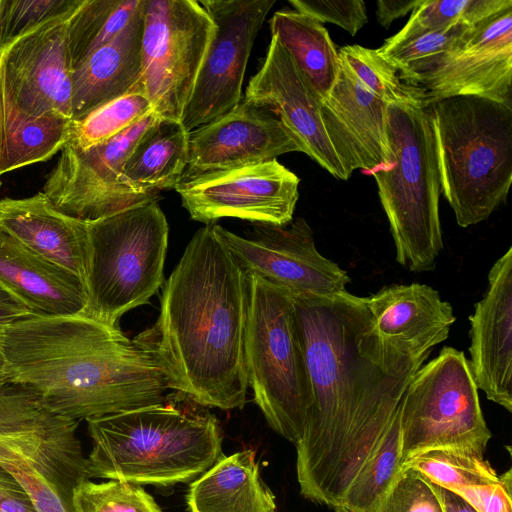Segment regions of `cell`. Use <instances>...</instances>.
<instances>
[{
    "label": "cell",
    "instance_id": "cell-43",
    "mask_svg": "<svg viewBox=\"0 0 512 512\" xmlns=\"http://www.w3.org/2000/svg\"><path fill=\"white\" fill-rule=\"evenodd\" d=\"M0 512H37L26 490L1 463Z\"/></svg>",
    "mask_w": 512,
    "mask_h": 512
},
{
    "label": "cell",
    "instance_id": "cell-11",
    "mask_svg": "<svg viewBox=\"0 0 512 512\" xmlns=\"http://www.w3.org/2000/svg\"><path fill=\"white\" fill-rule=\"evenodd\" d=\"M157 118L151 112L112 139L85 150L68 142L47 175L43 193L58 210L86 222L158 200L160 196L137 191L121 179L128 155Z\"/></svg>",
    "mask_w": 512,
    "mask_h": 512
},
{
    "label": "cell",
    "instance_id": "cell-5",
    "mask_svg": "<svg viewBox=\"0 0 512 512\" xmlns=\"http://www.w3.org/2000/svg\"><path fill=\"white\" fill-rule=\"evenodd\" d=\"M431 122L441 192L457 224L486 220L507 199L512 181V109L476 96L425 107Z\"/></svg>",
    "mask_w": 512,
    "mask_h": 512
},
{
    "label": "cell",
    "instance_id": "cell-39",
    "mask_svg": "<svg viewBox=\"0 0 512 512\" xmlns=\"http://www.w3.org/2000/svg\"><path fill=\"white\" fill-rule=\"evenodd\" d=\"M381 512H445L433 484L417 470L405 467Z\"/></svg>",
    "mask_w": 512,
    "mask_h": 512
},
{
    "label": "cell",
    "instance_id": "cell-47",
    "mask_svg": "<svg viewBox=\"0 0 512 512\" xmlns=\"http://www.w3.org/2000/svg\"><path fill=\"white\" fill-rule=\"evenodd\" d=\"M16 461H26V458L17 448L0 440V463Z\"/></svg>",
    "mask_w": 512,
    "mask_h": 512
},
{
    "label": "cell",
    "instance_id": "cell-38",
    "mask_svg": "<svg viewBox=\"0 0 512 512\" xmlns=\"http://www.w3.org/2000/svg\"><path fill=\"white\" fill-rule=\"evenodd\" d=\"M83 0L0 1V51L47 22L73 13Z\"/></svg>",
    "mask_w": 512,
    "mask_h": 512
},
{
    "label": "cell",
    "instance_id": "cell-4",
    "mask_svg": "<svg viewBox=\"0 0 512 512\" xmlns=\"http://www.w3.org/2000/svg\"><path fill=\"white\" fill-rule=\"evenodd\" d=\"M176 392L164 401L86 420L88 479L135 484L187 482L222 455L217 418Z\"/></svg>",
    "mask_w": 512,
    "mask_h": 512
},
{
    "label": "cell",
    "instance_id": "cell-42",
    "mask_svg": "<svg viewBox=\"0 0 512 512\" xmlns=\"http://www.w3.org/2000/svg\"><path fill=\"white\" fill-rule=\"evenodd\" d=\"M511 469L492 484L466 486L453 492L460 495L476 512H512Z\"/></svg>",
    "mask_w": 512,
    "mask_h": 512
},
{
    "label": "cell",
    "instance_id": "cell-48",
    "mask_svg": "<svg viewBox=\"0 0 512 512\" xmlns=\"http://www.w3.org/2000/svg\"><path fill=\"white\" fill-rule=\"evenodd\" d=\"M3 326H0V336ZM7 383L6 363L3 356L1 343H0V385Z\"/></svg>",
    "mask_w": 512,
    "mask_h": 512
},
{
    "label": "cell",
    "instance_id": "cell-16",
    "mask_svg": "<svg viewBox=\"0 0 512 512\" xmlns=\"http://www.w3.org/2000/svg\"><path fill=\"white\" fill-rule=\"evenodd\" d=\"M73 13L47 22L0 51L1 95L21 113L72 120L67 29Z\"/></svg>",
    "mask_w": 512,
    "mask_h": 512
},
{
    "label": "cell",
    "instance_id": "cell-37",
    "mask_svg": "<svg viewBox=\"0 0 512 512\" xmlns=\"http://www.w3.org/2000/svg\"><path fill=\"white\" fill-rule=\"evenodd\" d=\"M72 507L73 512H162L139 484L120 480H82L73 490Z\"/></svg>",
    "mask_w": 512,
    "mask_h": 512
},
{
    "label": "cell",
    "instance_id": "cell-22",
    "mask_svg": "<svg viewBox=\"0 0 512 512\" xmlns=\"http://www.w3.org/2000/svg\"><path fill=\"white\" fill-rule=\"evenodd\" d=\"M365 301L381 343L419 364L448 338L456 320L451 304L425 284L387 286Z\"/></svg>",
    "mask_w": 512,
    "mask_h": 512
},
{
    "label": "cell",
    "instance_id": "cell-30",
    "mask_svg": "<svg viewBox=\"0 0 512 512\" xmlns=\"http://www.w3.org/2000/svg\"><path fill=\"white\" fill-rule=\"evenodd\" d=\"M401 449L399 409L377 449L347 489L341 508L349 512H381L403 470Z\"/></svg>",
    "mask_w": 512,
    "mask_h": 512
},
{
    "label": "cell",
    "instance_id": "cell-24",
    "mask_svg": "<svg viewBox=\"0 0 512 512\" xmlns=\"http://www.w3.org/2000/svg\"><path fill=\"white\" fill-rule=\"evenodd\" d=\"M0 287L33 315L84 313L85 284L0 230Z\"/></svg>",
    "mask_w": 512,
    "mask_h": 512
},
{
    "label": "cell",
    "instance_id": "cell-45",
    "mask_svg": "<svg viewBox=\"0 0 512 512\" xmlns=\"http://www.w3.org/2000/svg\"><path fill=\"white\" fill-rule=\"evenodd\" d=\"M33 315L13 295L0 287V326Z\"/></svg>",
    "mask_w": 512,
    "mask_h": 512
},
{
    "label": "cell",
    "instance_id": "cell-34",
    "mask_svg": "<svg viewBox=\"0 0 512 512\" xmlns=\"http://www.w3.org/2000/svg\"><path fill=\"white\" fill-rule=\"evenodd\" d=\"M338 55L357 81L387 104L423 105L422 91L403 82L397 68L376 49L346 45L339 49Z\"/></svg>",
    "mask_w": 512,
    "mask_h": 512
},
{
    "label": "cell",
    "instance_id": "cell-35",
    "mask_svg": "<svg viewBox=\"0 0 512 512\" xmlns=\"http://www.w3.org/2000/svg\"><path fill=\"white\" fill-rule=\"evenodd\" d=\"M470 28L473 27L456 24L405 41L386 40L376 50L397 68L403 82L414 87L416 81L440 57L452 51L460 43Z\"/></svg>",
    "mask_w": 512,
    "mask_h": 512
},
{
    "label": "cell",
    "instance_id": "cell-19",
    "mask_svg": "<svg viewBox=\"0 0 512 512\" xmlns=\"http://www.w3.org/2000/svg\"><path fill=\"white\" fill-rule=\"evenodd\" d=\"M289 152L303 150L280 119L241 100L226 114L189 132L183 176L263 163Z\"/></svg>",
    "mask_w": 512,
    "mask_h": 512
},
{
    "label": "cell",
    "instance_id": "cell-33",
    "mask_svg": "<svg viewBox=\"0 0 512 512\" xmlns=\"http://www.w3.org/2000/svg\"><path fill=\"white\" fill-rule=\"evenodd\" d=\"M405 467L417 470L433 484L451 491L499 481V475L483 455L457 449L420 453L406 460Z\"/></svg>",
    "mask_w": 512,
    "mask_h": 512
},
{
    "label": "cell",
    "instance_id": "cell-25",
    "mask_svg": "<svg viewBox=\"0 0 512 512\" xmlns=\"http://www.w3.org/2000/svg\"><path fill=\"white\" fill-rule=\"evenodd\" d=\"M144 6L114 39L72 71V121L134 90L142 67Z\"/></svg>",
    "mask_w": 512,
    "mask_h": 512
},
{
    "label": "cell",
    "instance_id": "cell-32",
    "mask_svg": "<svg viewBox=\"0 0 512 512\" xmlns=\"http://www.w3.org/2000/svg\"><path fill=\"white\" fill-rule=\"evenodd\" d=\"M512 7L511 0H424L389 42H400L456 24L475 27Z\"/></svg>",
    "mask_w": 512,
    "mask_h": 512
},
{
    "label": "cell",
    "instance_id": "cell-27",
    "mask_svg": "<svg viewBox=\"0 0 512 512\" xmlns=\"http://www.w3.org/2000/svg\"><path fill=\"white\" fill-rule=\"evenodd\" d=\"M188 159L189 132L181 121L158 117L128 155L121 179L137 191L160 196L176 188Z\"/></svg>",
    "mask_w": 512,
    "mask_h": 512
},
{
    "label": "cell",
    "instance_id": "cell-49",
    "mask_svg": "<svg viewBox=\"0 0 512 512\" xmlns=\"http://www.w3.org/2000/svg\"><path fill=\"white\" fill-rule=\"evenodd\" d=\"M1 148H2V116H1V94H0V158H1Z\"/></svg>",
    "mask_w": 512,
    "mask_h": 512
},
{
    "label": "cell",
    "instance_id": "cell-17",
    "mask_svg": "<svg viewBox=\"0 0 512 512\" xmlns=\"http://www.w3.org/2000/svg\"><path fill=\"white\" fill-rule=\"evenodd\" d=\"M423 106L454 96L486 98L512 109V7L470 28L415 83Z\"/></svg>",
    "mask_w": 512,
    "mask_h": 512
},
{
    "label": "cell",
    "instance_id": "cell-40",
    "mask_svg": "<svg viewBox=\"0 0 512 512\" xmlns=\"http://www.w3.org/2000/svg\"><path fill=\"white\" fill-rule=\"evenodd\" d=\"M295 11L320 23L330 22L354 36L367 23L366 6L362 0H290Z\"/></svg>",
    "mask_w": 512,
    "mask_h": 512
},
{
    "label": "cell",
    "instance_id": "cell-12",
    "mask_svg": "<svg viewBox=\"0 0 512 512\" xmlns=\"http://www.w3.org/2000/svg\"><path fill=\"white\" fill-rule=\"evenodd\" d=\"M298 176L276 159L183 176L175 190L190 217L205 224L238 218L254 224L286 225L299 198Z\"/></svg>",
    "mask_w": 512,
    "mask_h": 512
},
{
    "label": "cell",
    "instance_id": "cell-46",
    "mask_svg": "<svg viewBox=\"0 0 512 512\" xmlns=\"http://www.w3.org/2000/svg\"><path fill=\"white\" fill-rule=\"evenodd\" d=\"M433 487L441 499V502H442L445 512H476L457 493H455L449 489L435 485V484H433Z\"/></svg>",
    "mask_w": 512,
    "mask_h": 512
},
{
    "label": "cell",
    "instance_id": "cell-7",
    "mask_svg": "<svg viewBox=\"0 0 512 512\" xmlns=\"http://www.w3.org/2000/svg\"><path fill=\"white\" fill-rule=\"evenodd\" d=\"M246 274L248 387L269 426L296 445L306 428L312 392L294 301L260 276Z\"/></svg>",
    "mask_w": 512,
    "mask_h": 512
},
{
    "label": "cell",
    "instance_id": "cell-15",
    "mask_svg": "<svg viewBox=\"0 0 512 512\" xmlns=\"http://www.w3.org/2000/svg\"><path fill=\"white\" fill-rule=\"evenodd\" d=\"M78 422L49 410L32 390L0 385V440L17 448L73 510L76 485L88 479Z\"/></svg>",
    "mask_w": 512,
    "mask_h": 512
},
{
    "label": "cell",
    "instance_id": "cell-2",
    "mask_svg": "<svg viewBox=\"0 0 512 512\" xmlns=\"http://www.w3.org/2000/svg\"><path fill=\"white\" fill-rule=\"evenodd\" d=\"M247 306V274L206 224L165 280L155 324L133 342L155 362L168 389L203 407L241 409L249 388Z\"/></svg>",
    "mask_w": 512,
    "mask_h": 512
},
{
    "label": "cell",
    "instance_id": "cell-26",
    "mask_svg": "<svg viewBox=\"0 0 512 512\" xmlns=\"http://www.w3.org/2000/svg\"><path fill=\"white\" fill-rule=\"evenodd\" d=\"M191 512H275V496L261 481L255 452L221 457L191 484Z\"/></svg>",
    "mask_w": 512,
    "mask_h": 512
},
{
    "label": "cell",
    "instance_id": "cell-29",
    "mask_svg": "<svg viewBox=\"0 0 512 512\" xmlns=\"http://www.w3.org/2000/svg\"><path fill=\"white\" fill-rule=\"evenodd\" d=\"M1 116L0 177L12 170L50 159L66 146L72 136L71 119L28 116L2 95Z\"/></svg>",
    "mask_w": 512,
    "mask_h": 512
},
{
    "label": "cell",
    "instance_id": "cell-3",
    "mask_svg": "<svg viewBox=\"0 0 512 512\" xmlns=\"http://www.w3.org/2000/svg\"><path fill=\"white\" fill-rule=\"evenodd\" d=\"M7 382L79 422L164 401L155 362L118 326L84 313L30 315L3 326Z\"/></svg>",
    "mask_w": 512,
    "mask_h": 512
},
{
    "label": "cell",
    "instance_id": "cell-10",
    "mask_svg": "<svg viewBox=\"0 0 512 512\" xmlns=\"http://www.w3.org/2000/svg\"><path fill=\"white\" fill-rule=\"evenodd\" d=\"M214 29L200 1L145 0L142 67L134 90L159 118L181 121Z\"/></svg>",
    "mask_w": 512,
    "mask_h": 512
},
{
    "label": "cell",
    "instance_id": "cell-36",
    "mask_svg": "<svg viewBox=\"0 0 512 512\" xmlns=\"http://www.w3.org/2000/svg\"><path fill=\"white\" fill-rule=\"evenodd\" d=\"M154 112L148 98L138 90L111 100L78 121H73L70 143L85 150L122 133Z\"/></svg>",
    "mask_w": 512,
    "mask_h": 512
},
{
    "label": "cell",
    "instance_id": "cell-1",
    "mask_svg": "<svg viewBox=\"0 0 512 512\" xmlns=\"http://www.w3.org/2000/svg\"><path fill=\"white\" fill-rule=\"evenodd\" d=\"M293 301L312 392L297 479L303 497L337 509L421 364L381 343L364 297L345 290Z\"/></svg>",
    "mask_w": 512,
    "mask_h": 512
},
{
    "label": "cell",
    "instance_id": "cell-44",
    "mask_svg": "<svg viewBox=\"0 0 512 512\" xmlns=\"http://www.w3.org/2000/svg\"><path fill=\"white\" fill-rule=\"evenodd\" d=\"M424 0H378L376 3V17L380 25L388 28L390 24L404 17L409 11L420 6Z\"/></svg>",
    "mask_w": 512,
    "mask_h": 512
},
{
    "label": "cell",
    "instance_id": "cell-9",
    "mask_svg": "<svg viewBox=\"0 0 512 512\" xmlns=\"http://www.w3.org/2000/svg\"><path fill=\"white\" fill-rule=\"evenodd\" d=\"M403 463L435 449L484 455L491 432L464 353L445 346L418 369L400 404Z\"/></svg>",
    "mask_w": 512,
    "mask_h": 512
},
{
    "label": "cell",
    "instance_id": "cell-13",
    "mask_svg": "<svg viewBox=\"0 0 512 512\" xmlns=\"http://www.w3.org/2000/svg\"><path fill=\"white\" fill-rule=\"evenodd\" d=\"M214 25L206 56L181 123L191 132L241 101L254 40L276 0H202Z\"/></svg>",
    "mask_w": 512,
    "mask_h": 512
},
{
    "label": "cell",
    "instance_id": "cell-20",
    "mask_svg": "<svg viewBox=\"0 0 512 512\" xmlns=\"http://www.w3.org/2000/svg\"><path fill=\"white\" fill-rule=\"evenodd\" d=\"M469 366L478 389L512 412V247L488 273V287L469 316Z\"/></svg>",
    "mask_w": 512,
    "mask_h": 512
},
{
    "label": "cell",
    "instance_id": "cell-31",
    "mask_svg": "<svg viewBox=\"0 0 512 512\" xmlns=\"http://www.w3.org/2000/svg\"><path fill=\"white\" fill-rule=\"evenodd\" d=\"M145 0H83L68 21L72 71L92 52L114 39L135 17Z\"/></svg>",
    "mask_w": 512,
    "mask_h": 512
},
{
    "label": "cell",
    "instance_id": "cell-23",
    "mask_svg": "<svg viewBox=\"0 0 512 512\" xmlns=\"http://www.w3.org/2000/svg\"><path fill=\"white\" fill-rule=\"evenodd\" d=\"M0 230L85 284L87 223L58 210L43 192L27 198L0 200Z\"/></svg>",
    "mask_w": 512,
    "mask_h": 512
},
{
    "label": "cell",
    "instance_id": "cell-28",
    "mask_svg": "<svg viewBox=\"0 0 512 512\" xmlns=\"http://www.w3.org/2000/svg\"><path fill=\"white\" fill-rule=\"evenodd\" d=\"M276 36L294 59L320 100L332 88L340 67L338 51L327 29L316 19L297 11H277L270 19Z\"/></svg>",
    "mask_w": 512,
    "mask_h": 512
},
{
    "label": "cell",
    "instance_id": "cell-6",
    "mask_svg": "<svg viewBox=\"0 0 512 512\" xmlns=\"http://www.w3.org/2000/svg\"><path fill=\"white\" fill-rule=\"evenodd\" d=\"M388 161L374 177L396 247V260L412 272L434 269L443 248L440 175L434 134L422 104L387 105Z\"/></svg>",
    "mask_w": 512,
    "mask_h": 512
},
{
    "label": "cell",
    "instance_id": "cell-8",
    "mask_svg": "<svg viewBox=\"0 0 512 512\" xmlns=\"http://www.w3.org/2000/svg\"><path fill=\"white\" fill-rule=\"evenodd\" d=\"M84 314L117 326L162 288L169 227L158 200L88 221Z\"/></svg>",
    "mask_w": 512,
    "mask_h": 512
},
{
    "label": "cell",
    "instance_id": "cell-21",
    "mask_svg": "<svg viewBox=\"0 0 512 512\" xmlns=\"http://www.w3.org/2000/svg\"><path fill=\"white\" fill-rule=\"evenodd\" d=\"M387 103L368 91L340 61L336 80L320 102L329 142L348 177L386 164Z\"/></svg>",
    "mask_w": 512,
    "mask_h": 512
},
{
    "label": "cell",
    "instance_id": "cell-41",
    "mask_svg": "<svg viewBox=\"0 0 512 512\" xmlns=\"http://www.w3.org/2000/svg\"><path fill=\"white\" fill-rule=\"evenodd\" d=\"M23 486L37 512H73L48 483L26 461L1 463Z\"/></svg>",
    "mask_w": 512,
    "mask_h": 512
},
{
    "label": "cell",
    "instance_id": "cell-14",
    "mask_svg": "<svg viewBox=\"0 0 512 512\" xmlns=\"http://www.w3.org/2000/svg\"><path fill=\"white\" fill-rule=\"evenodd\" d=\"M213 228L245 272L293 298L340 293L350 282L345 270L316 249L313 231L302 217L286 225L254 224L248 236L217 224Z\"/></svg>",
    "mask_w": 512,
    "mask_h": 512
},
{
    "label": "cell",
    "instance_id": "cell-18",
    "mask_svg": "<svg viewBox=\"0 0 512 512\" xmlns=\"http://www.w3.org/2000/svg\"><path fill=\"white\" fill-rule=\"evenodd\" d=\"M243 100L271 111L295 136L303 153L335 178L349 179L326 135L321 100L276 36H271L262 66L250 78Z\"/></svg>",
    "mask_w": 512,
    "mask_h": 512
}]
</instances>
